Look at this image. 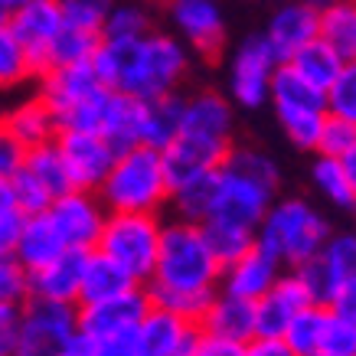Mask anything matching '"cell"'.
<instances>
[{"label": "cell", "mask_w": 356, "mask_h": 356, "mask_svg": "<svg viewBox=\"0 0 356 356\" xmlns=\"http://www.w3.org/2000/svg\"><path fill=\"white\" fill-rule=\"evenodd\" d=\"M92 65L105 88L144 102L180 92L193 69V53L173 33L151 30L140 40H98Z\"/></svg>", "instance_id": "obj_1"}, {"label": "cell", "mask_w": 356, "mask_h": 356, "mask_svg": "<svg viewBox=\"0 0 356 356\" xmlns=\"http://www.w3.org/2000/svg\"><path fill=\"white\" fill-rule=\"evenodd\" d=\"M278 163L259 147H236L216 167V203L209 219H226L236 226L255 229L271 200L278 196ZM203 226V222H200Z\"/></svg>", "instance_id": "obj_2"}, {"label": "cell", "mask_w": 356, "mask_h": 356, "mask_svg": "<svg viewBox=\"0 0 356 356\" xmlns=\"http://www.w3.org/2000/svg\"><path fill=\"white\" fill-rule=\"evenodd\" d=\"M330 236V219L307 196H275L255 226V245L275 255L281 268H298L311 261Z\"/></svg>", "instance_id": "obj_3"}, {"label": "cell", "mask_w": 356, "mask_h": 356, "mask_svg": "<svg viewBox=\"0 0 356 356\" xmlns=\"http://www.w3.org/2000/svg\"><path fill=\"white\" fill-rule=\"evenodd\" d=\"M219 261L203 238L200 222L173 216L161 226V245L157 261L144 288L154 291H216L219 284Z\"/></svg>", "instance_id": "obj_4"}, {"label": "cell", "mask_w": 356, "mask_h": 356, "mask_svg": "<svg viewBox=\"0 0 356 356\" xmlns=\"http://www.w3.org/2000/svg\"><path fill=\"white\" fill-rule=\"evenodd\" d=\"M95 193L108 213H161L170 196V180L163 170L161 151L138 144L115 154Z\"/></svg>", "instance_id": "obj_5"}, {"label": "cell", "mask_w": 356, "mask_h": 356, "mask_svg": "<svg viewBox=\"0 0 356 356\" xmlns=\"http://www.w3.org/2000/svg\"><path fill=\"white\" fill-rule=\"evenodd\" d=\"M268 102L275 108L281 131L288 134L294 147L301 151H314L321 128L327 121V102L324 92L317 86H311L304 76H298L288 63H278L275 76H271V88H268Z\"/></svg>", "instance_id": "obj_6"}, {"label": "cell", "mask_w": 356, "mask_h": 356, "mask_svg": "<svg viewBox=\"0 0 356 356\" xmlns=\"http://www.w3.org/2000/svg\"><path fill=\"white\" fill-rule=\"evenodd\" d=\"M163 219L157 213H105L95 252L108 255L115 265L128 271L138 284H147L157 261Z\"/></svg>", "instance_id": "obj_7"}, {"label": "cell", "mask_w": 356, "mask_h": 356, "mask_svg": "<svg viewBox=\"0 0 356 356\" xmlns=\"http://www.w3.org/2000/svg\"><path fill=\"white\" fill-rule=\"evenodd\" d=\"M301 278L304 291L314 304L324 307H340V311H356V236L340 232L324 242V248L291 268Z\"/></svg>", "instance_id": "obj_8"}, {"label": "cell", "mask_w": 356, "mask_h": 356, "mask_svg": "<svg viewBox=\"0 0 356 356\" xmlns=\"http://www.w3.org/2000/svg\"><path fill=\"white\" fill-rule=\"evenodd\" d=\"M76 334V304L26 298L20 304V337L13 356H63Z\"/></svg>", "instance_id": "obj_9"}, {"label": "cell", "mask_w": 356, "mask_h": 356, "mask_svg": "<svg viewBox=\"0 0 356 356\" xmlns=\"http://www.w3.org/2000/svg\"><path fill=\"white\" fill-rule=\"evenodd\" d=\"M275 69H278V56L271 53L265 36L261 33L245 36L229 56L226 98L232 102V108H245V111L265 108Z\"/></svg>", "instance_id": "obj_10"}, {"label": "cell", "mask_w": 356, "mask_h": 356, "mask_svg": "<svg viewBox=\"0 0 356 356\" xmlns=\"http://www.w3.org/2000/svg\"><path fill=\"white\" fill-rule=\"evenodd\" d=\"M56 151L63 157L65 177L72 190H92L95 193L111 161H115V147L108 140L95 134V131H56Z\"/></svg>", "instance_id": "obj_11"}, {"label": "cell", "mask_w": 356, "mask_h": 356, "mask_svg": "<svg viewBox=\"0 0 356 356\" xmlns=\"http://www.w3.org/2000/svg\"><path fill=\"white\" fill-rule=\"evenodd\" d=\"M105 213L108 209L102 206L98 193H92V190H65L46 206V216L56 226L65 248H86V252L95 248Z\"/></svg>", "instance_id": "obj_12"}, {"label": "cell", "mask_w": 356, "mask_h": 356, "mask_svg": "<svg viewBox=\"0 0 356 356\" xmlns=\"http://www.w3.org/2000/svg\"><path fill=\"white\" fill-rule=\"evenodd\" d=\"M147 307H151L147 291H144V284H138V288H128V291L105 298V301L76 304V327L86 340L124 334V330H134L140 324Z\"/></svg>", "instance_id": "obj_13"}, {"label": "cell", "mask_w": 356, "mask_h": 356, "mask_svg": "<svg viewBox=\"0 0 356 356\" xmlns=\"http://www.w3.org/2000/svg\"><path fill=\"white\" fill-rule=\"evenodd\" d=\"M173 36L200 56H216L226 43V13L219 0H170Z\"/></svg>", "instance_id": "obj_14"}, {"label": "cell", "mask_w": 356, "mask_h": 356, "mask_svg": "<svg viewBox=\"0 0 356 356\" xmlns=\"http://www.w3.org/2000/svg\"><path fill=\"white\" fill-rule=\"evenodd\" d=\"M196 340H200V324L177 317L163 307H147L134 327V346L138 356H193Z\"/></svg>", "instance_id": "obj_15"}, {"label": "cell", "mask_w": 356, "mask_h": 356, "mask_svg": "<svg viewBox=\"0 0 356 356\" xmlns=\"http://www.w3.org/2000/svg\"><path fill=\"white\" fill-rule=\"evenodd\" d=\"M7 23H10L13 36L20 40L23 53H26V59H30V65H33V72H40L46 65V53H49L53 40L65 26L59 0H26L23 7H17V10L7 17Z\"/></svg>", "instance_id": "obj_16"}, {"label": "cell", "mask_w": 356, "mask_h": 356, "mask_svg": "<svg viewBox=\"0 0 356 356\" xmlns=\"http://www.w3.org/2000/svg\"><path fill=\"white\" fill-rule=\"evenodd\" d=\"M86 248H63L56 259L40 268L26 271V298H46V301L79 304L82 271H86Z\"/></svg>", "instance_id": "obj_17"}, {"label": "cell", "mask_w": 356, "mask_h": 356, "mask_svg": "<svg viewBox=\"0 0 356 356\" xmlns=\"http://www.w3.org/2000/svg\"><path fill=\"white\" fill-rule=\"evenodd\" d=\"M281 271L284 268H281V261L275 255H268L259 245H252L245 255H238L236 261L222 265L216 288L232 294V298H242V301H259L261 294L281 278Z\"/></svg>", "instance_id": "obj_18"}, {"label": "cell", "mask_w": 356, "mask_h": 356, "mask_svg": "<svg viewBox=\"0 0 356 356\" xmlns=\"http://www.w3.org/2000/svg\"><path fill=\"white\" fill-rule=\"evenodd\" d=\"M261 36L271 46V53L278 56V63H288L298 49H304L311 40H317V7L311 0L281 3L278 10L271 13Z\"/></svg>", "instance_id": "obj_19"}, {"label": "cell", "mask_w": 356, "mask_h": 356, "mask_svg": "<svg viewBox=\"0 0 356 356\" xmlns=\"http://www.w3.org/2000/svg\"><path fill=\"white\" fill-rule=\"evenodd\" d=\"M304 304H311L301 278L291 268L281 271V278L255 301V337H281L284 327Z\"/></svg>", "instance_id": "obj_20"}, {"label": "cell", "mask_w": 356, "mask_h": 356, "mask_svg": "<svg viewBox=\"0 0 356 356\" xmlns=\"http://www.w3.org/2000/svg\"><path fill=\"white\" fill-rule=\"evenodd\" d=\"M36 76H40V92H36V95L49 105L53 115H59L63 108L76 105V102H82V98H88L92 92L102 88L92 59H86V63H69V65H49V69L36 72Z\"/></svg>", "instance_id": "obj_21"}, {"label": "cell", "mask_w": 356, "mask_h": 356, "mask_svg": "<svg viewBox=\"0 0 356 356\" xmlns=\"http://www.w3.org/2000/svg\"><path fill=\"white\" fill-rule=\"evenodd\" d=\"M0 131L10 134L23 151H33L40 144H49L56 138V115L49 111L40 95L17 98L13 105H7V111L0 115Z\"/></svg>", "instance_id": "obj_22"}, {"label": "cell", "mask_w": 356, "mask_h": 356, "mask_svg": "<svg viewBox=\"0 0 356 356\" xmlns=\"http://www.w3.org/2000/svg\"><path fill=\"white\" fill-rule=\"evenodd\" d=\"M196 324H200L203 334L236 340V343H248L255 337V301H242V298H232V294L216 288L213 301L206 304L203 317Z\"/></svg>", "instance_id": "obj_23"}, {"label": "cell", "mask_w": 356, "mask_h": 356, "mask_svg": "<svg viewBox=\"0 0 356 356\" xmlns=\"http://www.w3.org/2000/svg\"><path fill=\"white\" fill-rule=\"evenodd\" d=\"M65 248V242L59 238L56 226L49 222V216L43 213H30V216H23L20 222V236H17V245H13V259L20 261L26 271L40 268L46 265L49 259H56L59 252Z\"/></svg>", "instance_id": "obj_24"}, {"label": "cell", "mask_w": 356, "mask_h": 356, "mask_svg": "<svg viewBox=\"0 0 356 356\" xmlns=\"http://www.w3.org/2000/svg\"><path fill=\"white\" fill-rule=\"evenodd\" d=\"M184 98L180 92L157 98H144L140 102V144H147L154 151H163L184 121Z\"/></svg>", "instance_id": "obj_25"}, {"label": "cell", "mask_w": 356, "mask_h": 356, "mask_svg": "<svg viewBox=\"0 0 356 356\" xmlns=\"http://www.w3.org/2000/svg\"><path fill=\"white\" fill-rule=\"evenodd\" d=\"M128 288H138V281L131 278L121 265H115L108 255H102V252L92 248V252H88V259H86V271H82L79 304L105 301V298H115V294L128 291Z\"/></svg>", "instance_id": "obj_26"}, {"label": "cell", "mask_w": 356, "mask_h": 356, "mask_svg": "<svg viewBox=\"0 0 356 356\" xmlns=\"http://www.w3.org/2000/svg\"><path fill=\"white\" fill-rule=\"evenodd\" d=\"M317 36L334 46L346 63L356 59V3L353 0H327L317 7Z\"/></svg>", "instance_id": "obj_27"}, {"label": "cell", "mask_w": 356, "mask_h": 356, "mask_svg": "<svg viewBox=\"0 0 356 356\" xmlns=\"http://www.w3.org/2000/svg\"><path fill=\"white\" fill-rule=\"evenodd\" d=\"M213 203H216V170L186 177L180 184H173L167 196V206H173L177 219H186V222H206L213 213Z\"/></svg>", "instance_id": "obj_28"}, {"label": "cell", "mask_w": 356, "mask_h": 356, "mask_svg": "<svg viewBox=\"0 0 356 356\" xmlns=\"http://www.w3.org/2000/svg\"><path fill=\"white\" fill-rule=\"evenodd\" d=\"M98 134L115 147V154L128 151V147H138L140 144V98L111 92L108 108H105V121H102Z\"/></svg>", "instance_id": "obj_29"}, {"label": "cell", "mask_w": 356, "mask_h": 356, "mask_svg": "<svg viewBox=\"0 0 356 356\" xmlns=\"http://www.w3.org/2000/svg\"><path fill=\"white\" fill-rule=\"evenodd\" d=\"M311 184L337 209H353L356 206V170H350L340 157L317 154L311 163Z\"/></svg>", "instance_id": "obj_30"}, {"label": "cell", "mask_w": 356, "mask_h": 356, "mask_svg": "<svg viewBox=\"0 0 356 356\" xmlns=\"http://www.w3.org/2000/svg\"><path fill=\"white\" fill-rule=\"evenodd\" d=\"M288 65H291L298 76H304L311 86H317L321 92H324L330 82H334L340 72H343L346 59L340 53H337L334 46H327L321 36L317 40H311V43L304 46V49H298V53L288 59Z\"/></svg>", "instance_id": "obj_31"}, {"label": "cell", "mask_w": 356, "mask_h": 356, "mask_svg": "<svg viewBox=\"0 0 356 356\" xmlns=\"http://www.w3.org/2000/svg\"><path fill=\"white\" fill-rule=\"evenodd\" d=\"M324 327H327V307L311 301V304H304L301 311L288 321L281 340L291 346L298 356H311L321 350V343H324Z\"/></svg>", "instance_id": "obj_32"}, {"label": "cell", "mask_w": 356, "mask_h": 356, "mask_svg": "<svg viewBox=\"0 0 356 356\" xmlns=\"http://www.w3.org/2000/svg\"><path fill=\"white\" fill-rule=\"evenodd\" d=\"M203 238L213 259L219 261V268L236 261L238 255H245L248 248L255 245V229L236 226V222H226V219H206L203 222Z\"/></svg>", "instance_id": "obj_33"}, {"label": "cell", "mask_w": 356, "mask_h": 356, "mask_svg": "<svg viewBox=\"0 0 356 356\" xmlns=\"http://www.w3.org/2000/svg\"><path fill=\"white\" fill-rule=\"evenodd\" d=\"M154 30L151 10L140 0H115V7L108 10L98 40H140L144 33Z\"/></svg>", "instance_id": "obj_34"}, {"label": "cell", "mask_w": 356, "mask_h": 356, "mask_svg": "<svg viewBox=\"0 0 356 356\" xmlns=\"http://www.w3.org/2000/svg\"><path fill=\"white\" fill-rule=\"evenodd\" d=\"M23 170L30 173L33 180L43 186L53 200L59 193H65V190H72L69 177H65L63 157H59V151H56V140H49V144H40V147L26 151V157H23Z\"/></svg>", "instance_id": "obj_35"}, {"label": "cell", "mask_w": 356, "mask_h": 356, "mask_svg": "<svg viewBox=\"0 0 356 356\" xmlns=\"http://www.w3.org/2000/svg\"><path fill=\"white\" fill-rule=\"evenodd\" d=\"M33 76L36 72H33L30 59L23 53L20 40L13 36L7 17H0V92H13L23 82H30Z\"/></svg>", "instance_id": "obj_36"}, {"label": "cell", "mask_w": 356, "mask_h": 356, "mask_svg": "<svg viewBox=\"0 0 356 356\" xmlns=\"http://www.w3.org/2000/svg\"><path fill=\"white\" fill-rule=\"evenodd\" d=\"M95 46H98V33L79 30V26H69V23H65L63 30H59V36L53 40V46H49V53H46L43 69H49V65L86 63V59H92ZM43 69H40V72H43Z\"/></svg>", "instance_id": "obj_37"}, {"label": "cell", "mask_w": 356, "mask_h": 356, "mask_svg": "<svg viewBox=\"0 0 356 356\" xmlns=\"http://www.w3.org/2000/svg\"><path fill=\"white\" fill-rule=\"evenodd\" d=\"M321 350L340 356H356V311L327 307V327Z\"/></svg>", "instance_id": "obj_38"}, {"label": "cell", "mask_w": 356, "mask_h": 356, "mask_svg": "<svg viewBox=\"0 0 356 356\" xmlns=\"http://www.w3.org/2000/svg\"><path fill=\"white\" fill-rule=\"evenodd\" d=\"M324 102H327V115L356 121V65L353 63H346L343 72L324 88Z\"/></svg>", "instance_id": "obj_39"}, {"label": "cell", "mask_w": 356, "mask_h": 356, "mask_svg": "<svg viewBox=\"0 0 356 356\" xmlns=\"http://www.w3.org/2000/svg\"><path fill=\"white\" fill-rule=\"evenodd\" d=\"M314 154H324V157H346V154H356V121L327 115Z\"/></svg>", "instance_id": "obj_40"}, {"label": "cell", "mask_w": 356, "mask_h": 356, "mask_svg": "<svg viewBox=\"0 0 356 356\" xmlns=\"http://www.w3.org/2000/svg\"><path fill=\"white\" fill-rule=\"evenodd\" d=\"M111 7H115V0H59L63 20L69 26H79V30L88 33L102 30V23H105Z\"/></svg>", "instance_id": "obj_41"}, {"label": "cell", "mask_w": 356, "mask_h": 356, "mask_svg": "<svg viewBox=\"0 0 356 356\" xmlns=\"http://www.w3.org/2000/svg\"><path fill=\"white\" fill-rule=\"evenodd\" d=\"M7 184H10V196H13V206H17V209H20L23 216H30V213H43L46 206H49V200H53V196L46 193L43 186L36 184V180H33L30 173L23 170H17L10 177V180H7Z\"/></svg>", "instance_id": "obj_42"}, {"label": "cell", "mask_w": 356, "mask_h": 356, "mask_svg": "<svg viewBox=\"0 0 356 356\" xmlns=\"http://www.w3.org/2000/svg\"><path fill=\"white\" fill-rule=\"evenodd\" d=\"M0 301L3 304L26 301V268L13 255H0Z\"/></svg>", "instance_id": "obj_43"}, {"label": "cell", "mask_w": 356, "mask_h": 356, "mask_svg": "<svg viewBox=\"0 0 356 356\" xmlns=\"http://www.w3.org/2000/svg\"><path fill=\"white\" fill-rule=\"evenodd\" d=\"M20 337V304L0 301V356H13Z\"/></svg>", "instance_id": "obj_44"}, {"label": "cell", "mask_w": 356, "mask_h": 356, "mask_svg": "<svg viewBox=\"0 0 356 356\" xmlns=\"http://www.w3.org/2000/svg\"><path fill=\"white\" fill-rule=\"evenodd\" d=\"M88 350H92V356H138V346H134V330L88 340Z\"/></svg>", "instance_id": "obj_45"}, {"label": "cell", "mask_w": 356, "mask_h": 356, "mask_svg": "<svg viewBox=\"0 0 356 356\" xmlns=\"http://www.w3.org/2000/svg\"><path fill=\"white\" fill-rule=\"evenodd\" d=\"M193 356H245V343L222 340V337H213V334H203V330H200Z\"/></svg>", "instance_id": "obj_46"}, {"label": "cell", "mask_w": 356, "mask_h": 356, "mask_svg": "<svg viewBox=\"0 0 356 356\" xmlns=\"http://www.w3.org/2000/svg\"><path fill=\"white\" fill-rule=\"evenodd\" d=\"M23 157H26V151H23L10 134L0 131V180H10L13 173L23 167Z\"/></svg>", "instance_id": "obj_47"}, {"label": "cell", "mask_w": 356, "mask_h": 356, "mask_svg": "<svg viewBox=\"0 0 356 356\" xmlns=\"http://www.w3.org/2000/svg\"><path fill=\"white\" fill-rule=\"evenodd\" d=\"M20 222H23L20 209H3L0 213V255H13V245H17V236H20Z\"/></svg>", "instance_id": "obj_48"}, {"label": "cell", "mask_w": 356, "mask_h": 356, "mask_svg": "<svg viewBox=\"0 0 356 356\" xmlns=\"http://www.w3.org/2000/svg\"><path fill=\"white\" fill-rule=\"evenodd\" d=\"M245 356H298L281 337H252L245 343Z\"/></svg>", "instance_id": "obj_49"}, {"label": "cell", "mask_w": 356, "mask_h": 356, "mask_svg": "<svg viewBox=\"0 0 356 356\" xmlns=\"http://www.w3.org/2000/svg\"><path fill=\"white\" fill-rule=\"evenodd\" d=\"M63 356H92V350H88V340L82 334L72 337V343L63 350Z\"/></svg>", "instance_id": "obj_50"}, {"label": "cell", "mask_w": 356, "mask_h": 356, "mask_svg": "<svg viewBox=\"0 0 356 356\" xmlns=\"http://www.w3.org/2000/svg\"><path fill=\"white\" fill-rule=\"evenodd\" d=\"M3 209H17V206H13L10 184H7V180H0V213H3Z\"/></svg>", "instance_id": "obj_51"}, {"label": "cell", "mask_w": 356, "mask_h": 356, "mask_svg": "<svg viewBox=\"0 0 356 356\" xmlns=\"http://www.w3.org/2000/svg\"><path fill=\"white\" fill-rule=\"evenodd\" d=\"M26 0H0V17H10L17 7H23Z\"/></svg>", "instance_id": "obj_52"}, {"label": "cell", "mask_w": 356, "mask_h": 356, "mask_svg": "<svg viewBox=\"0 0 356 356\" xmlns=\"http://www.w3.org/2000/svg\"><path fill=\"white\" fill-rule=\"evenodd\" d=\"M311 356H340V353H327V350H317V353H311Z\"/></svg>", "instance_id": "obj_53"}, {"label": "cell", "mask_w": 356, "mask_h": 356, "mask_svg": "<svg viewBox=\"0 0 356 356\" xmlns=\"http://www.w3.org/2000/svg\"><path fill=\"white\" fill-rule=\"evenodd\" d=\"M311 3H314V7H321V3H327V0H311Z\"/></svg>", "instance_id": "obj_54"}]
</instances>
